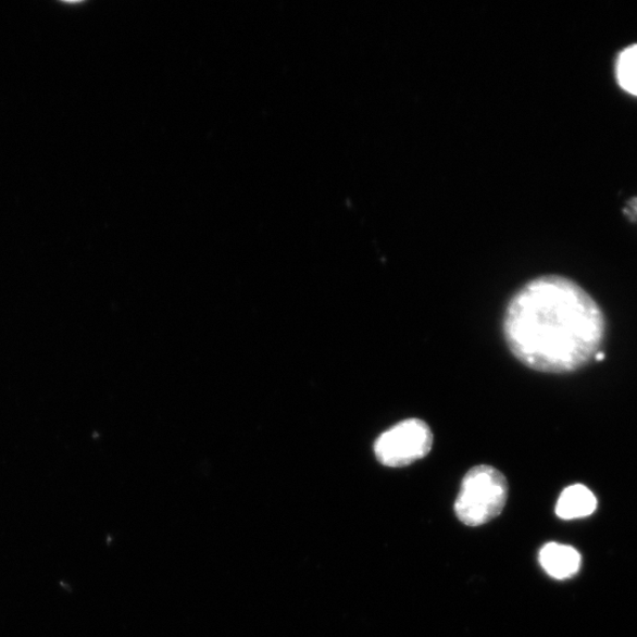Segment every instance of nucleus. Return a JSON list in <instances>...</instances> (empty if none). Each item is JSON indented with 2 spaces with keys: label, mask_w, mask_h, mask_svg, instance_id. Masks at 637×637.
I'll return each mask as SVG.
<instances>
[{
  "label": "nucleus",
  "mask_w": 637,
  "mask_h": 637,
  "mask_svg": "<svg viewBox=\"0 0 637 637\" xmlns=\"http://www.w3.org/2000/svg\"><path fill=\"white\" fill-rule=\"evenodd\" d=\"M604 357H605V355H604L603 353L599 352V353L597 354V357H595V359H597V360H599V362H601V360H603V358H604Z\"/></svg>",
  "instance_id": "obj_7"
},
{
  "label": "nucleus",
  "mask_w": 637,
  "mask_h": 637,
  "mask_svg": "<svg viewBox=\"0 0 637 637\" xmlns=\"http://www.w3.org/2000/svg\"><path fill=\"white\" fill-rule=\"evenodd\" d=\"M597 497L582 484L566 488L560 496L557 514L563 520L587 517L597 510Z\"/></svg>",
  "instance_id": "obj_5"
},
{
  "label": "nucleus",
  "mask_w": 637,
  "mask_h": 637,
  "mask_svg": "<svg viewBox=\"0 0 637 637\" xmlns=\"http://www.w3.org/2000/svg\"><path fill=\"white\" fill-rule=\"evenodd\" d=\"M509 496L505 476L490 465L467 471L454 503L457 517L469 526H479L502 514Z\"/></svg>",
  "instance_id": "obj_2"
},
{
  "label": "nucleus",
  "mask_w": 637,
  "mask_h": 637,
  "mask_svg": "<svg viewBox=\"0 0 637 637\" xmlns=\"http://www.w3.org/2000/svg\"><path fill=\"white\" fill-rule=\"evenodd\" d=\"M434 434L424 421L411 419L394 425L375 441L373 450L380 464L405 467L430 453Z\"/></svg>",
  "instance_id": "obj_3"
},
{
  "label": "nucleus",
  "mask_w": 637,
  "mask_h": 637,
  "mask_svg": "<svg viewBox=\"0 0 637 637\" xmlns=\"http://www.w3.org/2000/svg\"><path fill=\"white\" fill-rule=\"evenodd\" d=\"M503 334L510 352L524 366L564 375L597 357L605 321L584 288L564 276L545 275L511 298Z\"/></svg>",
  "instance_id": "obj_1"
},
{
  "label": "nucleus",
  "mask_w": 637,
  "mask_h": 637,
  "mask_svg": "<svg viewBox=\"0 0 637 637\" xmlns=\"http://www.w3.org/2000/svg\"><path fill=\"white\" fill-rule=\"evenodd\" d=\"M617 79L623 90L637 96V45L621 53L617 62Z\"/></svg>",
  "instance_id": "obj_6"
},
{
  "label": "nucleus",
  "mask_w": 637,
  "mask_h": 637,
  "mask_svg": "<svg viewBox=\"0 0 637 637\" xmlns=\"http://www.w3.org/2000/svg\"><path fill=\"white\" fill-rule=\"evenodd\" d=\"M539 563L551 577L564 579L578 572L580 555L573 547L548 544L539 552Z\"/></svg>",
  "instance_id": "obj_4"
}]
</instances>
